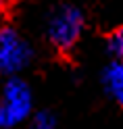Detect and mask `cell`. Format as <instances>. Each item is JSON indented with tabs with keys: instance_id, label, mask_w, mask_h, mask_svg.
<instances>
[{
	"instance_id": "7",
	"label": "cell",
	"mask_w": 123,
	"mask_h": 129,
	"mask_svg": "<svg viewBox=\"0 0 123 129\" xmlns=\"http://www.w3.org/2000/svg\"><path fill=\"white\" fill-rule=\"evenodd\" d=\"M2 4H4V0H0V9H2Z\"/></svg>"
},
{
	"instance_id": "3",
	"label": "cell",
	"mask_w": 123,
	"mask_h": 129,
	"mask_svg": "<svg viewBox=\"0 0 123 129\" xmlns=\"http://www.w3.org/2000/svg\"><path fill=\"white\" fill-rule=\"evenodd\" d=\"M31 58L29 46L19 38L13 27L0 29V71L2 73H15L23 69Z\"/></svg>"
},
{
	"instance_id": "5",
	"label": "cell",
	"mask_w": 123,
	"mask_h": 129,
	"mask_svg": "<svg viewBox=\"0 0 123 129\" xmlns=\"http://www.w3.org/2000/svg\"><path fill=\"white\" fill-rule=\"evenodd\" d=\"M109 50L119 62H123V27L115 29L109 36Z\"/></svg>"
},
{
	"instance_id": "1",
	"label": "cell",
	"mask_w": 123,
	"mask_h": 129,
	"mask_svg": "<svg viewBox=\"0 0 123 129\" xmlns=\"http://www.w3.org/2000/svg\"><path fill=\"white\" fill-rule=\"evenodd\" d=\"M84 29V15L75 6H59L48 23V40L61 52L71 50L77 44V40Z\"/></svg>"
},
{
	"instance_id": "4",
	"label": "cell",
	"mask_w": 123,
	"mask_h": 129,
	"mask_svg": "<svg viewBox=\"0 0 123 129\" xmlns=\"http://www.w3.org/2000/svg\"><path fill=\"white\" fill-rule=\"evenodd\" d=\"M102 83H104V87H106V92H109L111 98L123 106V62L115 60L104 69Z\"/></svg>"
},
{
	"instance_id": "2",
	"label": "cell",
	"mask_w": 123,
	"mask_h": 129,
	"mask_svg": "<svg viewBox=\"0 0 123 129\" xmlns=\"http://www.w3.org/2000/svg\"><path fill=\"white\" fill-rule=\"evenodd\" d=\"M31 110V92L25 81L13 77L4 85V96L0 104V127H13L21 123Z\"/></svg>"
},
{
	"instance_id": "6",
	"label": "cell",
	"mask_w": 123,
	"mask_h": 129,
	"mask_svg": "<svg viewBox=\"0 0 123 129\" xmlns=\"http://www.w3.org/2000/svg\"><path fill=\"white\" fill-rule=\"evenodd\" d=\"M54 125H56L54 117L50 112H46V110L38 112L34 117V121H31V129H54Z\"/></svg>"
}]
</instances>
